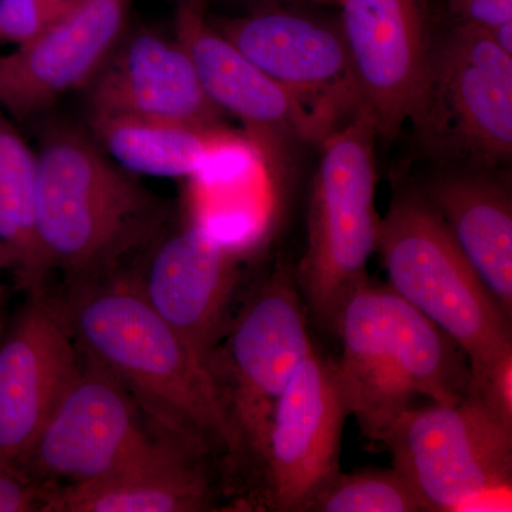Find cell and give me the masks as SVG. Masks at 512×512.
Instances as JSON below:
<instances>
[{
    "label": "cell",
    "mask_w": 512,
    "mask_h": 512,
    "mask_svg": "<svg viewBox=\"0 0 512 512\" xmlns=\"http://www.w3.org/2000/svg\"><path fill=\"white\" fill-rule=\"evenodd\" d=\"M494 42L497 43L505 53L512 56V20L491 30Z\"/></svg>",
    "instance_id": "484cf974"
},
{
    "label": "cell",
    "mask_w": 512,
    "mask_h": 512,
    "mask_svg": "<svg viewBox=\"0 0 512 512\" xmlns=\"http://www.w3.org/2000/svg\"><path fill=\"white\" fill-rule=\"evenodd\" d=\"M37 157L0 111V242L13 256L16 286L46 292L47 272L36 232Z\"/></svg>",
    "instance_id": "44dd1931"
},
{
    "label": "cell",
    "mask_w": 512,
    "mask_h": 512,
    "mask_svg": "<svg viewBox=\"0 0 512 512\" xmlns=\"http://www.w3.org/2000/svg\"><path fill=\"white\" fill-rule=\"evenodd\" d=\"M131 0H76L35 39L0 56V111L28 119L86 86L126 32Z\"/></svg>",
    "instance_id": "9a60e30c"
},
{
    "label": "cell",
    "mask_w": 512,
    "mask_h": 512,
    "mask_svg": "<svg viewBox=\"0 0 512 512\" xmlns=\"http://www.w3.org/2000/svg\"><path fill=\"white\" fill-rule=\"evenodd\" d=\"M175 39L190 55L202 89L221 113L237 117L247 137L272 163L289 141L316 143L329 131L285 87L266 76L204 18L180 3Z\"/></svg>",
    "instance_id": "2e32d148"
},
{
    "label": "cell",
    "mask_w": 512,
    "mask_h": 512,
    "mask_svg": "<svg viewBox=\"0 0 512 512\" xmlns=\"http://www.w3.org/2000/svg\"><path fill=\"white\" fill-rule=\"evenodd\" d=\"M37 157L36 232L49 275L67 284L117 274L127 255L157 238L158 201L92 136L49 128Z\"/></svg>",
    "instance_id": "7a4b0ae2"
},
{
    "label": "cell",
    "mask_w": 512,
    "mask_h": 512,
    "mask_svg": "<svg viewBox=\"0 0 512 512\" xmlns=\"http://www.w3.org/2000/svg\"><path fill=\"white\" fill-rule=\"evenodd\" d=\"M336 336L340 386L369 446L384 447L417 397L451 404L468 393L463 350L389 285L367 279L346 302Z\"/></svg>",
    "instance_id": "3957f363"
},
{
    "label": "cell",
    "mask_w": 512,
    "mask_h": 512,
    "mask_svg": "<svg viewBox=\"0 0 512 512\" xmlns=\"http://www.w3.org/2000/svg\"><path fill=\"white\" fill-rule=\"evenodd\" d=\"M362 106L377 136L393 140L412 119L436 40L434 0H339Z\"/></svg>",
    "instance_id": "7c38bea8"
},
{
    "label": "cell",
    "mask_w": 512,
    "mask_h": 512,
    "mask_svg": "<svg viewBox=\"0 0 512 512\" xmlns=\"http://www.w3.org/2000/svg\"><path fill=\"white\" fill-rule=\"evenodd\" d=\"M160 434L116 377L83 359L20 473L45 488L86 483L126 466Z\"/></svg>",
    "instance_id": "9c48e42d"
},
{
    "label": "cell",
    "mask_w": 512,
    "mask_h": 512,
    "mask_svg": "<svg viewBox=\"0 0 512 512\" xmlns=\"http://www.w3.org/2000/svg\"><path fill=\"white\" fill-rule=\"evenodd\" d=\"M410 123L440 165L500 168L512 156V56L490 30L450 22L437 32Z\"/></svg>",
    "instance_id": "52a82bcc"
},
{
    "label": "cell",
    "mask_w": 512,
    "mask_h": 512,
    "mask_svg": "<svg viewBox=\"0 0 512 512\" xmlns=\"http://www.w3.org/2000/svg\"><path fill=\"white\" fill-rule=\"evenodd\" d=\"M348 403L335 360L313 349L299 363L276 403L259 498L279 512H308L340 473Z\"/></svg>",
    "instance_id": "30bf717a"
},
{
    "label": "cell",
    "mask_w": 512,
    "mask_h": 512,
    "mask_svg": "<svg viewBox=\"0 0 512 512\" xmlns=\"http://www.w3.org/2000/svg\"><path fill=\"white\" fill-rule=\"evenodd\" d=\"M377 128L365 106L320 141L308 242L295 268L308 316L336 335L346 302L367 279L379 241Z\"/></svg>",
    "instance_id": "8992f818"
},
{
    "label": "cell",
    "mask_w": 512,
    "mask_h": 512,
    "mask_svg": "<svg viewBox=\"0 0 512 512\" xmlns=\"http://www.w3.org/2000/svg\"><path fill=\"white\" fill-rule=\"evenodd\" d=\"M295 266L279 261L249 292L208 357L227 423L222 476L261 488L272 416L299 363L312 352Z\"/></svg>",
    "instance_id": "277c9868"
},
{
    "label": "cell",
    "mask_w": 512,
    "mask_h": 512,
    "mask_svg": "<svg viewBox=\"0 0 512 512\" xmlns=\"http://www.w3.org/2000/svg\"><path fill=\"white\" fill-rule=\"evenodd\" d=\"M82 362L49 292L26 293L0 338V467L20 471Z\"/></svg>",
    "instance_id": "4fadbf2b"
},
{
    "label": "cell",
    "mask_w": 512,
    "mask_h": 512,
    "mask_svg": "<svg viewBox=\"0 0 512 512\" xmlns=\"http://www.w3.org/2000/svg\"><path fill=\"white\" fill-rule=\"evenodd\" d=\"M6 271H13V256L9 249L0 242V275Z\"/></svg>",
    "instance_id": "83f0119b"
},
{
    "label": "cell",
    "mask_w": 512,
    "mask_h": 512,
    "mask_svg": "<svg viewBox=\"0 0 512 512\" xmlns=\"http://www.w3.org/2000/svg\"><path fill=\"white\" fill-rule=\"evenodd\" d=\"M9 292L5 285L0 284V338L5 332L6 325L9 322L8 315Z\"/></svg>",
    "instance_id": "4316f807"
},
{
    "label": "cell",
    "mask_w": 512,
    "mask_h": 512,
    "mask_svg": "<svg viewBox=\"0 0 512 512\" xmlns=\"http://www.w3.org/2000/svg\"><path fill=\"white\" fill-rule=\"evenodd\" d=\"M212 26L301 101L329 133L362 106L339 19L264 9Z\"/></svg>",
    "instance_id": "8fae6325"
},
{
    "label": "cell",
    "mask_w": 512,
    "mask_h": 512,
    "mask_svg": "<svg viewBox=\"0 0 512 512\" xmlns=\"http://www.w3.org/2000/svg\"><path fill=\"white\" fill-rule=\"evenodd\" d=\"M309 512H426L419 495L396 468L340 473L315 498Z\"/></svg>",
    "instance_id": "7402d4cb"
},
{
    "label": "cell",
    "mask_w": 512,
    "mask_h": 512,
    "mask_svg": "<svg viewBox=\"0 0 512 512\" xmlns=\"http://www.w3.org/2000/svg\"><path fill=\"white\" fill-rule=\"evenodd\" d=\"M376 252L390 288L460 346L468 389L512 357L505 313L419 187H400L380 220Z\"/></svg>",
    "instance_id": "5b68a950"
},
{
    "label": "cell",
    "mask_w": 512,
    "mask_h": 512,
    "mask_svg": "<svg viewBox=\"0 0 512 512\" xmlns=\"http://www.w3.org/2000/svg\"><path fill=\"white\" fill-rule=\"evenodd\" d=\"M210 454L160 434L107 476L45 488L42 512H200L215 505Z\"/></svg>",
    "instance_id": "ac0fdd59"
},
{
    "label": "cell",
    "mask_w": 512,
    "mask_h": 512,
    "mask_svg": "<svg viewBox=\"0 0 512 512\" xmlns=\"http://www.w3.org/2000/svg\"><path fill=\"white\" fill-rule=\"evenodd\" d=\"M45 487L20 471L0 467V512L40 511Z\"/></svg>",
    "instance_id": "d4e9b609"
},
{
    "label": "cell",
    "mask_w": 512,
    "mask_h": 512,
    "mask_svg": "<svg viewBox=\"0 0 512 512\" xmlns=\"http://www.w3.org/2000/svg\"><path fill=\"white\" fill-rule=\"evenodd\" d=\"M86 87L90 117L222 124L187 50L153 30L124 32Z\"/></svg>",
    "instance_id": "e0dca14e"
},
{
    "label": "cell",
    "mask_w": 512,
    "mask_h": 512,
    "mask_svg": "<svg viewBox=\"0 0 512 512\" xmlns=\"http://www.w3.org/2000/svg\"><path fill=\"white\" fill-rule=\"evenodd\" d=\"M457 244L512 316V192L500 168L439 165L417 185Z\"/></svg>",
    "instance_id": "d6986e66"
},
{
    "label": "cell",
    "mask_w": 512,
    "mask_h": 512,
    "mask_svg": "<svg viewBox=\"0 0 512 512\" xmlns=\"http://www.w3.org/2000/svg\"><path fill=\"white\" fill-rule=\"evenodd\" d=\"M156 242L134 281L207 363L231 316L242 251L194 220Z\"/></svg>",
    "instance_id": "5bb4252c"
},
{
    "label": "cell",
    "mask_w": 512,
    "mask_h": 512,
    "mask_svg": "<svg viewBox=\"0 0 512 512\" xmlns=\"http://www.w3.org/2000/svg\"><path fill=\"white\" fill-rule=\"evenodd\" d=\"M92 137L127 173L150 177L191 178L239 137L222 124L127 116L90 117Z\"/></svg>",
    "instance_id": "ffe728a7"
},
{
    "label": "cell",
    "mask_w": 512,
    "mask_h": 512,
    "mask_svg": "<svg viewBox=\"0 0 512 512\" xmlns=\"http://www.w3.org/2000/svg\"><path fill=\"white\" fill-rule=\"evenodd\" d=\"M450 22L485 30L512 20V0H444Z\"/></svg>",
    "instance_id": "cb8c5ba5"
},
{
    "label": "cell",
    "mask_w": 512,
    "mask_h": 512,
    "mask_svg": "<svg viewBox=\"0 0 512 512\" xmlns=\"http://www.w3.org/2000/svg\"><path fill=\"white\" fill-rule=\"evenodd\" d=\"M50 298L83 359L116 377L157 430L225 457L227 423L207 363L158 315L133 276L72 282Z\"/></svg>",
    "instance_id": "6da1fadb"
},
{
    "label": "cell",
    "mask_w": 512,
    "mask_h": 512,
    "mask_svg": "<svg viewBox=\"0 0 512 512\" xmlns=\"http://www.w3.org/2000/svg\"><path fill=\"white\" fill-rule=\"evenodd\" d=\"M292 2L313 3V5H339V0H292Z\"/></svg>",
    "instance_id": "f1b7e54d"
},
{
    "label": "cell",
    "mask_w": 512,
    "mask_h": 512,
    "mask_svg": "<svg viewBox=\"0 0 512 512\" xmlns=\"http://www.w3.org/2000/svg\"><path fill=\"white\" fill-rule=\"evenodd\" d=\"M76 0H0V45H23L52 25Z\"/></svg>",
    "instance_id": "603a6c76"
},
{
    "label": "cell",
    "mask_w": 512,
    "mask_h": 512,
    "mask_svg": "<svg viewBox=\"0 0 512 512\" xmlns=\"http://www.w3.org/2000/svg\"><path fill=\"white\" fill-rule=\"evenodd\" d=\"M384 447L426 512L464 510L511 490L512 423L471 394L407 410Z\"/></svg>",
    "instance_id": "ba28073f"
}]
</instances>
